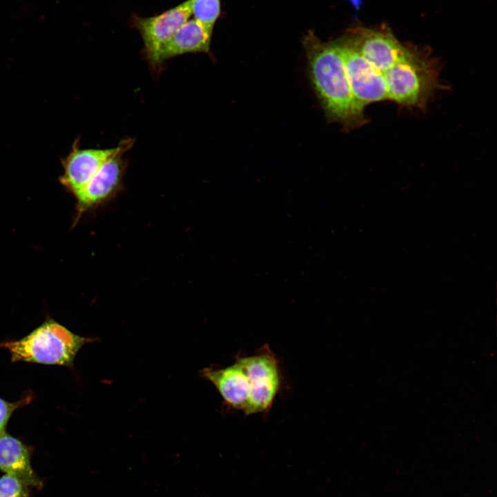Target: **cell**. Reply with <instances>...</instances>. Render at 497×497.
I'll return each instance as SVG.
<instances>
[{"label": "cell", "instance_id": "6da1fadb", "mask_svg": "<svg viewBox=\"0 0 497 497\" xmlns=\"http://www.w3.org/2000/svg\"><path fill=\"white\" fill-rule=\"evenodd\" d=\"M302 45L309 78L327 121L340 124L344 131L364 125V110L351 92L337 39L324 42L309 30Z\"/></svg>", "mask_w": 497, "mask_h": 497}, {"label": "cell", "instance_id": "7a4b0ae2", "mask_svg": "<svg viewBox=\"0 0 497 497\" xmlns=\"http://www.w3.org/2000/svg\"><path fill=\"white\" fill-rule=\"evenodd\" d=\"M90 341L49 319L19 340L1 342L0 347L9 351L12 362L72 367L78 351Z\"/></svg>", "mask_w": 497, "mask_h": 497}, {"label": "cell", "instance_id": "3957f363", "mask_svg": "<svg viewBox=\"0 0 497 497\" xmlns=\"http://www.w3.org/2000/svg\"><path fill=\"white\" fill-rule=\"evenodd\" d=\"M436 61L411 48L408 55L382 75L388 99L407 107H424L441 86Z\"/></svg>", "mask_w": 497, "mask_h": 497}, {"label": "cell", "instance_id": "277c9868", "mask_svg": "<svg viewBox=\"0 0 497 497\" xmlns=\"http://www.w3.org/2000/svg\"><path fill=\"white\" fill-rule=\"evenodd\" d=\"M249 380L250 397L244 414L266 413L271 408L282 384L278 360L268 344L254 353L238 355Z\"/></svg>", "mask_w": 497, "mask_h": 497}, {"label": "cell", "instance_id": "5b68a950", "mask_svg": "<svg viewBox=\"0 0 497 497\" xmlns=\"http://www.w3.org/2000/svg\"><path fill=\"white\" fill-rule=\"evenodd\" d=\"M191 15L188 0H186L155 16L131 17L132 26L139 31L143 41L144 57L154 70L162 67L163 50Z\"/></svg>", "mask_w": 497, "mask_h": 497}, {"label": "cell", "instance_id": "8992f818", "mask_svg": "<svg viewBox=\"0 0 497 497\" xmlns=\"http://www.w3.org/2000/svg\"><path fill=\"white\" fill-rule=\"evenodd\" d=\"M353 95L364 110L369 104L387 100L385 82L378 72L358 51L345 35L337 39Z\"/></svg>", "mask_w": 497, "mask_h": 497}, {"label": "cell", "instance_id": "52a82bcc", "mask_svg": "<svg viewBox=\"0 0 497 497\" xmlns=\"http://www.w3.org/2000/svg\"><path fill=\"white\" fill-rule=\"evenodd\" d=\"M133 144L132 138H126L113 148L81 149L76 140L72 150L63 160L64 173L60 177L61 183L76 195L101 166L111 158L126 153Z\"/></svg>", "mask_w": 497, "mask_h": 497}, {"label": "cell", "instance_id": "ba28073f", "mask_svg": "<svg viewBox=\"0 0 497 497\" xmlns=\"http://www.w3.org/2000/svg\"><path fill=\"white\" fill-rule=\"evenodd\" d=\"M347 35L361 55L382 75L404 59L411 50L387 30L359 28Z\"/></svg>", "mask_w": 497, "mask_h": 497}, {"label": "cell", "instance_id": "9c48e42d", "mask_svg": "<svg viewBox=\"0 0 497 497\" xmlns=\"http://www.w3.org/2000/svg\"><path fill=\"white\" fill-rule=\"evenodd\" d=\"M127 162L124 154L107 161L75 196L77 219L83 213L106 203L121 189Z\"/></svg>", "mask_w": 497, "mask_h": 497}, {"label": "cell", "instance_id": "30bf717a", "mask_svg": "<svg viewBox=\"0 0 497 497\" xmlns=\"http://www.w3.org/2000/svg\"><path fill=\"white\" fill-rule=\"evenodd\" d=\"M201 375L213 384L229 408L244 412L250 397V384L243 366L236 358L226 367L204 368Z\"/></svg>", "mask_w": 497, "mask_h": 497}, {"label": "cell", "instance_id": "8fae6325", "mask_svg": "<svg viewBox=\"0 0 497 497\" xmlns=\"http://www.w3.org/2000/svg\"><path fill=\"white\" fill-rule=\"evenodd\" d=\"M32 451L20 439L6 433L0 435V471L21 480L32 489H41L43 480L32 467Z\"/></svg>", "mask_w": 497, "mask_h": 497}, {"label": "cell", "instance_id": "7c38bea8", "mask_svg": "<svg viewBox=\"0 0 497 497\" xmlns=\"http://www.w3.org/2000/svg\"><path fill=\"white\" fill-rule=\"evenodd\" d=\"M213 30L192 19L184 23L163 50L161 64L186 53L211 52Z\"/></svg>", "mask_w": 497, "mask_h": 497}, {"label": "cell", "instance_id": "4fadbf2b", "mask_svg": "<svg viewBox=\"0 0 497 497\" xmlns=\"http://www.w3.org/2000/svg\"><path fill=\"white\" fill-rule=\"evenodd\" d=\"M188 3L193 19L213 30L221 16V0H188Z\"/></svg>", "mask_w": 497, "mask_h": 497}, {"label": "cell", "instance_id": "5bb4252c", "mask_svg": "<svg viewBox=\"0 0 497 497\" xmlns=\"http://www.w3.org/2000/svg\"><path fill=\"white\" fill-rule=\"evenodd\" d=\"M31 489L14 476L4 474L0 477V497H30Z\"/></svg>", "mask_w": 497, "mask_h": 497}, {"label": "cell", "instance_id": "9a60e30c", "mask_svg": "<svg viewBox=\"0 0 497 497\" xmlns=\"http://www.w3.org/2000/svg\"><path fill=\"white\" fill-rule=\"evenodd\" d=\"M32 398V396L29 393L15 402H8L0 398V435L6 432L7 424L13 412L28 404Z\"/></svg>", "mask_w": 497, "mask_h": 497}, {"label": "cell", "instance_id": "2e32d148", "mask_svg": "<svg viewBox=\"0 0 497 497\" xmlns=\"http://www.w3.org/2000/svg\"><path fill=\"white\" fill-rule=\"evenodd\" d=\"M352 5L355 8H358L361 4V0H349Z\"/></svg>", "mask_w": 497, "mask_h": 497}]
</instances>
